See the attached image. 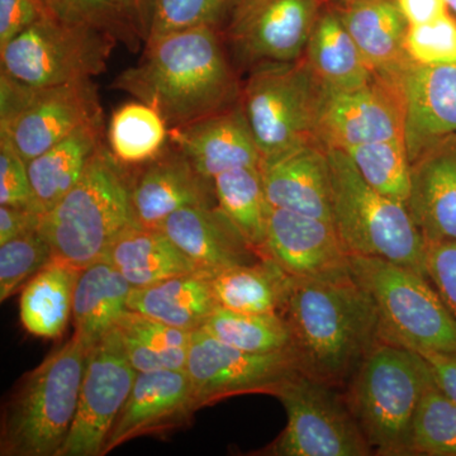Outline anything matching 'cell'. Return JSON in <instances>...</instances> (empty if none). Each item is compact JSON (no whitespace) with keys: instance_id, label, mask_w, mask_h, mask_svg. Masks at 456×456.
<instances>
[{"instance_id":"42","label":"cell","mask_w":456,"mask_h":456,"mask_svg":"<svg viewBox=\"0 0 456 456\" xmlns=\"http://www.w3.org/2000/svg\"><path fill=\"white\" fill-rule=\"evenodd\" d=\"M0 206L22 207L38 212L28 165L4 136H0Z\"/></svg>"},{"instance_id":"35","label":"cell","mask_w":456,"mask_h":456,"mask_svg":"<svg viewBox=\"0 0 456 456\" xmlns=\"http://www.w3.org/2000/svg\"><path fill=\"white\" fill-rule=\"evenodd\" d=\"M200 329L228 346L246 353L292 350V334L281 314H245L218 305Z\"/></svg>"},{"instance_id":"18","label":"cell","mask_w":456,"mask_h":456,"mask_svg":"<svg viewBox=\"0 0 456 456\" xmlns=\"http://www.w3.org/2000/svg\"><path fill=\"white\" fill-rule=\"evenodd\" d=\"M197 410L200 408L187 369L139 373L108 435L103 455L143 435L179 428Z\"/></svg>"},{"instance_id":"11","label":"cell","mask_w":456,"mask_h":456,"mask_svg":"<svg viewBox=\"0 0 456 456\" xmlns=\"http://www.w3.org/2000/svg\"><path fill=\"white\" fill-rule=\"evenodd\" d=\"M338 387L297 371L273 395L281 402L288 422L264 450L274 456L373 455L364 434Z\"/></svg>"},{"instance_id":"41","label":"cell","mask_w":456,"mask_h":456,"mask_svg":"<svg viewBox=\"0 0 456 456\" xmlns=\"http://www.w3.org/2000/svg\"><path fill=\"white\" fill-rule=\"evenodd\" d=\"M53 13L69 22L95 27L134 50L141 38L123 20L112 0H50Z\"/></svg>"},{"instance_id":"4","label":"cell","mask_w":456,"mask_h":456,"mask_svg":"<svg viewBox=\"0 0 456 456\" xmlns=\"http://www.w3.org/2000/svg\"><path fill=\"white\" fill-rule=\"evenodd\" d=\"M431 383L417 351L384 338L371 347L346 384L345 398L373 455H412L413 419Z\"/></svg>"},{"instance_id":"49","label":"cell","mask_w":456,"mask_h":456,"mask_svg":"<svg viewBox=\"0 0 456 456\" xmlns=\"http://www.w3.org/2000/svg\"><path fill=\"white\" fill-rule=\"evenodd\" d=\"M448 4L450 13L456 18V0H445Z\"/></svg>"},{"instance_id":"8","label":"cell","mask_w":456,"mask_h":456,"mask_svg":"<svg viewBox=\"0 0 456 456\" xmlns=\"http://www.w3.org/2000/svg\"><path fill=\"white\" fill-rule=\"evenodd\" d=\"M322 88L305 59L251 69L240 106L261 159L316 139Z\"/></svg>"},{"instance_id":"47","label":"cell","mask_w":456,"mask_h":456,"mask_svg":"<svg viewBox=\"0 0 456 456\" xmlns=\"http://www.w3.org/2000/svg\"><path fill=\"white\" fill-rule=\"evenodd\" d=\"M123 20L134 29V32L146 42L151 25L152 5L154 0H112Z\"/></svg>"},{"instance_id":"13","label":"cell","mask_w":456,"mask_h":456,"mask_svg":"<svg viewBox=\"0 0 456 456\" xmlns=\"http://www.w3.org/2000/svg\"><path fill=\"white\" fill-rule=\"evenodd\" d=\"M320 13L318 0H240L222 33L246 68L298 61Z\"/></svg>"},{"instance_id":"6","label":"cell","mask_w":456,"mask_h":456,"mask_svg":"<svg viewBox=\"0 0 456 456\" xmlns=\"http://www.w3.org/2000/svg\"><path fill=\"white\" fill-rule=\"evenodd\" d=\"M332 222L349 256L378 257L426 275V240L407 204L369 185L346 152L326 149Z\"/></svg>"},{"instance_id":"15","label":"cell","mask_w":456,"mask_h":456,"mask_svg":"<svg viewBox=\"0 0 456 456\" xmlns=\"http://www.w3.org/2000/svg\"><path fill=\"white\" fill-rule=\"evenodd\" d=\"M316 139L326 149L338 150L403 139L397 84L375 77L356 88L322 90Z\"/></svg>"},{"instance_id":"34","label":"cell","mask_w":456,"mask_h":456,"mask_svg":"<svg viewBox=\"0 0 456 456\" xmlns=\"http://www.w3.org/2000/svg\"><path fill=\"white\" fill-rule=\"evenodd\" d=\"M213 187L217 206L261 255L270 204L259 167H239L222 173L213 180Z\"/></svg>"},{"instance_id":"12","label":"cell","mask_w":456,"mask_h":456,"mask_svg":"<svg viewBox=\"0 0 456 456\" xmlns=\"http://www.w3.org/2000/svg\"><path fill=\"white\" fill-rule=\"evenodd\" d=\"M137 370L116 327L90 347L73 426L57 456H101Z\"/></svg>"},{"instance_id":"3","label":"cell","mask_w":456,"mask_h":456,"mask_svg":"<svg viewBox=\"0 0 456 456\" xmlns=\"http://www.w3.org/2000/svg\"><path fill=\"white\" fill-rule=\"evenodd\" d=\"M131 184L127 167L103 143L74 188L42 215L40 231L53 259L79 270L103 259L117 237L137 224Z\"/></svg>"},{"instance_id":"48","label":"cell","mask_w":456,"mask_h":456,"mask_svg":"<svg viewBox=\"0 0 456 456\" xmlns=\"http://www.w3.org/2000/svg\"><path fill=\"white\" fill-rule=\"evenodd\" d=\"M408 26L424 25L450 13L445 0H397Z\"/></svg>"},{"instance_id":"36","label":"cell","mask_w":456,"mask_h":456,"mask_svg":"<svg viewBox=\"0 0 456 456\" xmlns=\"http://www.w3.org/2000/svg\"><path fill=\"white\" fill-rule=\"evenodd\" d=\"M362 179L386 196L406 203L411 188V161L403 139L380 141L342 150Z\"/></svg>"},{"instance_id":"21","label":"cell","mask_w":456,"mask_h":456,"mask_svg":"<svg viewBox=\"0 0 456 456\" xmlns=\"http://www.w3.org/2000/svg\"><path fill=\"white\" fill-rule=\"evenodd\" d=\"M170 145L208 180L239 167H259L261 155L244 110H230L170 130Z\"/></svg>"},{"instance_id":"27","label":"cell","mask_w":456,"mask_h":456,"mask_svg":"<svg viewBox=\"0 0 456 456\" xmlns=\"http://www.w3.org/2000/svg\"><path fill=\"white\" fill-rule=\"evenodd\" d=\"M132 289L121 273L106 259L80 269L74 290V335L86 349L112 331L128 311Z\"/></svg>"},{"instance_id":"31","label":"cell","mask_w":456,"mask_h":456,"mask_svg":"<svg viewBox=\"0 0 456 456\" xmlns=\"http://www.w3.org/2000/svg\"><path fill=\"white\" fill-rule=\"evenodd\" d=\"M221 307L245 314H281L292 277L269 257L222 270L211 277Z\"/></svg>"},{"instance_id":"10","label":"cell","mask_w":456,"mask_h":456,"mask_svg":"<svg viewBox=\"0 0 456 456\" xmlns=\"http://www.w3.org/2000/svg\"><path fill=\"white\" fill-rule=\"evenodd\" d=\"M94 80L31 86L0 73V136L28 163L75 131L103 121Z\"/></svg>"},{"instance_id":"28","label":"cell","mask_w":456,"mask_h":456,"mask_svg":"<svg viewBox=\"0 0 456 456\" xmlns=\"http://www.w3.org/2000/svg\"><path fill=\"white\" fill-rule=\"evenodd\" d=\"M217 307L211 275L200 270L132 289L128 298V310L191 332L200 329Z\"/></svg>"},{"instance_id":"43","label":"cell","mask_w":456,"mask_h":456,"mask_svg":"<svg viewBox=\"0 0 456 456\" xmlns=\"http://www.w3.org/2000/svg\"><path fill=\"white\" fill-rule=\"evenodd\" d=\"M425 269L428 281L456 320V242L426 241Z\"/></svg>"},{"instance_id":"25","label":"cell","mask_w":456,"mask_h":456,"mask_svg":"<svg viewBox=\"0 0 456 456\" xmlns=\"http://www.w3.org/2000/svg\"><path fill=\"white\" fill-rule=\"evenodd\" d=\"M103 259L110 261L134 289L200 270L163 230L139 224L117 237Z\"/></svg>"},{"instance_id":"19","label":"cell","mask_w":456,"mask_h":456,"mask_svg":"<svg viewBox=\"0 0 456 456\" xmlns=\"http://www.w3.org/2000/svg\"><path fill=\"white\" fill-rule=\"evenodd\" d=\"M259 169L270 206L332 222L329 156L317 140L261 159Z\"/></svg>"},{"instance_id":"5","label":"cell","mask_w":456,"mask_h":456,"mask_svg":"<svg viewBox=\"0 0 456 456\" xmlns=\"http://www.w3.org/2000/svg\"><path fill=\"white\" fill-rule=\"evenodd\" d=\"M88 351L74 335L20 380L3 410L0 455H59L77 415Z\"/></svg>"},{"instance_id":"2","label":"cell","mask_w":456,"mask_h":456,"mask_svg":"<svg viewBox=\"0 0 456 456\" xmlns=\"http://www.w3.org/2000/svg\"><path fill=\"white\" fill-rule=\"evenodd\" d=\"M281 316L292 334L299 371L346 387L371 347L382 340L370 294L350 274L292 278Z\"/></svg>"},{"instance_id":"14","label":"cell","mask_w":456,"mask_h":456,"mask_svg":"<svg viewBox=\"0 0 456 456\" xmlns=\"http://www.w3.org/2000/svg\"><path fill=\"white\" fill-rule=\"evenodd\" d=\"M187 369L198 408L244 393L273 395L299 371L292 350L253 354L228 346L202 329L191 331Z\"/></svg>"},{"instance_id":"32","label":"cell","mask_w":456,"mask_h":456,"mask_svg":"<svg viewBox=\"0 0 456 456\" xmlns=\"http://www.w3.org/2000/svg\"><path fill=\"white\" fill-rule=\"evenodd\" d=\"M116 329L137 373L187 367L191 331L130 310Z\"/></svg>"},{"instance_id":"38","label":"cell","mask_w":456,"mask_h":456,"mask_svg":"<svg viewBox=\"0 0 456 456\" xmlns=\"http://www.w3.org/2000/svg\"><path fill=\"white\" fill-rule=\"evenodd\" d=\"M240 0H154L151 25L147 40L196 28L227 25Z\"/></svg>"},{"instance_id":"26","label":"cell","mask_w":456,"mask_h":456,"mask_svg":"<svg viewBox=\"0 0 456 456\" xmlns=\"http://www.w3.org/2000/svg\"><path fill=\"white\" fill-rule=\"evenodd\" d=\"M103 121L90 123L29 160L36 207L41 215L49 212L74 188L106 137Z\"/></svg>"},{"instance_id":"30","label":"cell","mask_w":456,"mask_h":456,"mask_svg":"<svg viewBox=\"0 0 456 456\" xmlns=\"http://www.w3.org/2000/svg\"><path fill=\"white\" fill-rule=\"evenodd\" d=\"M79 269L53 259L25 285L20 316L23 327L37 338H57L73 317L74 290Z\"/></svg>"},{"instance_id":"24","label":"cell","mask_w":456,"mask_h":456,"mask_svg":"<svg viewBox=\"0 0 456 456\" xmlns=\"http://www.w3.org/2000/svg\"><path fill=\"white\" fill-rule=\"evenodd\" d=\"M338 11L375 77L397 84L411 64L404 50L408 23L397 0H347Z\"/></svg>"},{"instance_id":"1","label":"cell","mask_w":456,"mask_h":456,"mask_svg":"<svg viewBox=\"0 0 456 456\" xmlns=\"http://www.w3.org/2000/svg\"><path fill=\"white\" fill-rule=\"evenodd\" d=\"M112 88L155 108L173 130L235 107L242 86L221 29L196 27L146 41L140 61Z\"/></svg>"},{"instance_id":"33","label":"cell","mask_w":456,"mask_h":456,"mask_svg":"<svg viewBox=\"0 0 456 456\" xmlns=\"http://www.w3.org/2000/svg\"><path fill=\"white\" fill-rule=\"evenodd\" d=\"M106 137L108 150L119 164L140 167L167 149L170 128L155 108L136 99L114 110Z\"/></svg>"},{"instance_id":"9","label":"cell","mask_w":456,"mask_h":456,"mask_svg":"<svg viewBox=\"0 0 456 456\" xmlns=\"http://www.w3.org/2000/svg\"><path fill=\"white\" fill-rule=\"evenodd\" d=\"M117 42L95 27L53 14L0 47L2 71L31 86L94 79L106 71Z\"/></svg>"},{"instance_id":"39","label":"cell","mask_w":456,"mask_h":456,"mask_svg":"<svg viewBox=\"0 0 456 456\" xmlns=\"http://www.w3.org/2000/svg\"><path fill=\"white\" fill-rule=\"evenodd\" d=\"M53 259V250L40 228L0 245V301H7L25 288Z\"/></svg>"},{"instance_id":"7","label":"cell","mask_w":456,"mask_h":456,"mask_svg":"<svg viewBox=\"0 0 456 456\" xmlns=\"http://www.w3.org/2000/svg\"><path fill=\"white\" fill-rule=\"evenodd\" d=\"M349 270L373 298L384 340L415 351H456V320L428 278L378 257L349 256Z\"/></svg>"},{"instance_id":"37","label":"cell","mask_w":456,"mask_h":456,"mask_svg":"<svg viewBox=\"0 0 456 456\" xmlns=\"http://www.w3.org/2000/svg\"><path fill=\"white\" fill-rule=\"evenodd\" d=\"M411 454L456 456V402L435 386L428 387L413 419Z\"/></svg>"},{"instance_id":"50","label":"cell","mask_w":456,"mask_h":456,"mask_svg":"<svg viewBox=\"0 0 456 456\" xmlns=\"http://www.w3.org/2000/svg\"><path fill=\"white\" fill-rule=\"evenodd\" d=\"M334 2H338L341 4V3L347 2V0H334Z\"/></svg>"},{"instance_id":"44","label":"cell","mask_w":456,"mask_h":456,"mask_svg":"<svg viewBox=\"0 0 456 456\" xmlns=\"http://www.w3.org/2000/svg\"><path fill=\"white\" fill-rule=\"evenodd\" d=\"M53 14L50 0H0V47Z\"/></svg>"},{"instance_id":"16","label":"cell","mask_w":456,"mask_h":456,"mask_svg":"<svg viewBox=\"0 0 456 456\" xmlns=\"http://www.w3.org/2000/svg\"><path fill=\"white\" fill-rule=\"evenodd\" d=\"M397 86L403 141L412 164L435 146L456 137V65L411 62Z\"/></svg>"},{"instance_id":"29","label":"cell","mask_w":456,"mask_h":456,"mask_svg":"<svg viewBox=\"0 0 456 456\" xmlns=\"http://www.w3.org/2000/svg\"><path fill=\"white\" fill-rule=\"evenodd\" d=\"M303 59L322 90L356 88L375 77L338 11L321 12Z\"/></svg>"},{"instance_id":"23","label":"cell","mask_w":456,"mask_h":456,"mask_svg":"<svg viewBox=\"0 0 456 456\" xmlns=\"http://www.w3.org/2000/svg\"><path fill=\"white\" fill-rule=\"evenodd\" d=\"M406 204L426 241L456 242V137L411 164Z\"/></svg>"},{"instance_id":"22","label":"cell","mask_w":456,"mask_h":456,"mask_svg":"<svg viewBox=\"0 0 456 456\" xmlns=\"http://www.w3.org/2000/svg\"><path fill=\"white\" fill-rule=\"evenodd\" d=\"M161 230L211 277L263 259L218 206L185 207L173 213Z\"/></svg>"},{"instance_id":"20","label":"cell","mask_w":456,"mask_h":456,"mask_svg":"<svg viewBox=\"0 0 456 456\" xmlns=\"http://www.w3.org/2000/svg\"><path fill=\"white\" fill-rule=\"evenodd\" d=\"M131 200L137 224L158 230L185 207L217 206L212 180L200 175L170 142L163 154L140 167L132 179Z\"/></svg>"},{"instance_id":"45","label":"cell","mask_w":456,"mask_h":456,"mask_svg":"<svg viewBox=\"0 0 456 456\" xmlns=\"http://www.w3.org/2000/svg\"><path fill=\"white\" fill-rule=\"evenodd\" d=\"M428 364L432 382L456 402V351H417Z\"/></svg>"},{"instance_id":"40","label":"cell","mask_w":456,"mask_h":456,"mask_svg":"<svg viewBox=\"0 0 456 456\" xmlns=\"http://www.w3.org/2000/svg\"><path fill=\"white\" fill-rule=\"evenodd\" d=\"M404 50L416 65H456V18L448 13L424 25L408 26Z\"/></svg>"},{"instance_id":"17","label":"cell","mask_w":456,"mask_h":456,"mask_svg":"<svg viewBox=\"0 0 456 456\" xmlns=\"http://www.w3.org/2000/svg\"><path fill=\"white\" fill-rule=\"evenodd\" d=\"M261 255L292 278H320L349 272V255L334 224L269 206Z\"/></svg>"},{"instance_id":"46","label":"cell","mask_w":456,"mask_h":456,"mask_svg":"<svg viewBox=\"0 0 456 456\" xmlns=\"http://www.w3.org/2000/svg\"><path fill=\"white\" fill-rule=\"evenodd\" d=\"M42 215L22 207L0 206V245L40 228Z\"/></svg>"}]
</instances>
